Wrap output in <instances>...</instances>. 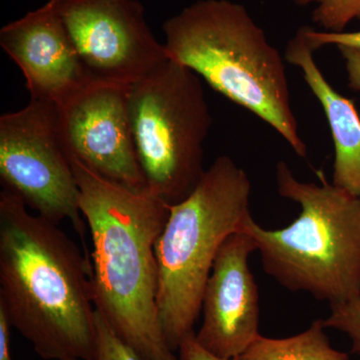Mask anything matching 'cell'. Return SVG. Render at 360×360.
Returning <instances> with one entry per match:
<instances>
[{"mask_svg": "<svg viewBox=\"0 0 360 360\" xmlns=\"http://www.w3.org/2000/svg\"><path fill=\"white\" fill-rule=\"evenodd\" d=\"M0 309L44 360H91V262L59 225L0 193Z\"/></svg>", "mask_w": 360, "mask_h": 360, "instance_id": "cell-1", "label": "cell"}, {"mask_svg": "<svg viewBox=\"0 0 360 360\" xmlns=\"http://www.w3.org/2000/svg\"><path fill=\"white\" fill-rule=\"evenodd\" d=\"M68 160L91 236L94 307L144 360H179L168 345L158 307L155 243L170 205L148 189L120 186Z\"/></svg>", "mask_w": 360, "mask_h": 360, "instance_id": "cell-2", "label": "cell"}, {"mask_svg": "<svg viewBox=\"0 0 360 360\" xmlns=\"http://www.w3.org/2000/svg\"><path fill=\"white\" fill-rule=\"evenodd\" d=\"M168 58L266 122L307 158L291 106L285 59L243 4L198 0L162 26Z\"/></svg>", "mask_w": 360, "mask_h": 360, "instance_id": "cell-3", "label": "cell"}, {"mask_svg": "<svg viewBox=\"0 0 360 360\" xmlns=\"http://www.w3.org/2000/svg\"><path fill=\"white\" fill-rule=\"evenodd\" d=\"M279 195L300 206L297 219L270 231L248 215L240 229L257 243L264 271L290 291L329 304L360 297V195L328 184L303 182L276 165Z\"/></svg>", "mask_w": 360, "mask_h": 360, "instance_id": "cell-4", "label": "cell"}, {"mask_svg": "<svg viewBox=\"0 0 360 360\" xmlns=\"http://www.w3.org/2000/svg\"><path fill=\"white\" fill-rule=\"evenodd\" d=\"M250 191L245 170L229 156H219L193 193L169 206L155 255L158 314L174 352L200 317L206 283L222 243L250 215Z\"/></svg>", "mask_w": 360, "mask_h": 360, "instance_id": "cell-5", "label": "cell"}, {"mask_svg": "<svg viewBox=\"0 0 360 360\" xmlns=\"http://www.w3.org/2000/svg\"><path fill=\"white\" fill-rule=\"evenodd\" d=\"M137 160L149 193L169 205L198 186L212 116L200 77L168 58L127 87Z\"/></svg>", "mask_w": 360, "mask_h": 360, "instance_id": "cell-6", "label": "cell"}, {"mask_svg": "<svg viewBox=\"0 0 360 360\" xmlns=\"http://www.w3.org/2000/svg\"><path fill=\"white\" fill-rule=\"evenodd\" d=\"M0 179L39 217L68 220L85 245L79 187L59 139L56 104L30 98L0 116Z\"/></svg>", "mask_w": 360, "mask_h": 360, "instance_id": "cell-7", "label": "cell"}, {"mask_svg": "<svg viewBox=\"0 0 360 360\" xmlns=\"http://www.w3.org/2000/svg\"><path fill=\"white\" fill-rule=\"evenodd\" d=\"M92 82L129 87L167 60L139 0H58Z\"/></svg>", "mask_w": 360, "mask_h": 360, "instance_id": "cell-8", "label": "cell"}, {"mask_svg": "<svg viewBox=\"0 0 360 360\" xmlns=\"http://www.w3.org/2000/svg\"><path fill=\"white\" fill-rule=\"evenodd\" d=\"M58 127L68 158L120 186L148 189L130 127L127 87L91 82L58 106Z\"/></svg>", "mask_w": 360, "mask_h": 360, "instance_id": "cell-9", "label": "cell"}, {"mask_svg": "<svg viewBox=\"0 0 360 360\" xmlns=\"http://www.w3.org/2000/svg\"><path fill=\"white\" fill-rule=\"evenodd\" d=\"M255 251L250 234L234 232L222 243L206 283L196 340L221 359H236L260 335L259 295L248 265Z\"/></svg>", "mask_w": 360, "mask_h": 360, "instance_id": "cell-10", "label": "cell"}, {"mask_svg": "<svg viewBox=\"0 0 360 360\" xmlns=\"http://www.w3.org/2000/svg\"><path fill=\"white\" fill-rule=\"evenodd\" d=\"M0 47L20 68L30 98L60 105L91 84L58 0L28 11L0 30Z\"/></svg>", "mask_w": 360, "mask_h": 360, "instance_id": "cell-11", "label": "cell"}, {"mask_svg": "<svg viewBox=\"0 0 360 360\" xmlns=\"http://www.w3.org/2000/svg\"><path fill=\"white\" fill-rule=\"evenodd\" d=\"M314 52L307 26H302L286 44L284 59L302 70L328 120L335 151L333 184L360 195V115L354 101L338 94L322 75Z\"/></svg>", "mask_w": 360, "mask_h": 360, "instance_id": "cell-12", "label": "cell"}, {"mask_svg": "<svg viewBox=\"0 0 360 360\" xmlns=\"http://www.w3.org/2000/svg\"><path fill=\"white\" fill-rule=\"evenodd\" d=\"M323 321L317 319L310 328L286 338L260 335L236 359L238 360H349V355L331 347Z\"/></svg>", "mask_w": 360, "mask_h": 360, "instance_id": "cell-13", "label": "cell"}, {"mask_svg": "<svg viewBox=\"0 0 360 360\" xmlns=\"http://www.w3.org/2000/svg\"><path fill=\"white\" fill-rule=\"evenodd\" d=\"M300 6H314L312 21L324 32H342L360 20V0H292Z\"/></svg>", "mask_w": 360, "mask_h": 360, "instance_id": "cell-14", "label": "cell"}, {"mask_svg": "<svg viewBox=\"0 0 360 360\" xmlns=\"http://www.w3.org/2000/svg\"><path fill=\"white\" fill-rule=\"evenodd\" d=\"M96 342L91 360H144L116 335L96 309Z\"/></svg>", "mask_w": 360, "mask_h": 360, "instance_id": "cell-15", "label": "cell"}, {"mask_svg": "<svg viewBox=\"0 0 360 360\" xmlns=\"http://www.w3.org/2000/svg\"><path fill=\"white\" fill-rule=\"evenodd\" d=\"M323 324L345 333L352 340V354L360 355V297L330 304V314Z\"/></svg>", "mask_w": 360, "mask_h": 360, "instance_id": "cell-16", "label": "cell"}, {"mask_svg": "<svg viewBox=\"0 0 360 360\" xmlns=\"http://www.w3.org/2000/svg\"><path fill=\"white\" fill-rule=\"evenodd\" d=\"M307 35L315 51L322 47L328 46V45H335L336 47H354V49H360V30L329 32H324V30H316L314 27L307 26Z\"/></svg>", "mask_w": 360, "mask_h": 360, "instance_id": "cell-17", "label": "cell"}, {"mask_svg": "<svg viewBox=\"0 0 360 360\" xmlns=\"http://www.w3.org/2000/svg\"><path fill=\"white\" fill-rule=\"evenodd\" d=\"M177 352H179V360H238L221 359V357L210 354L198 343L194 330L189 333L182 340Z\"/></svg>", "mask_w": 360, "mask_h": 360, "instance_id": "cell-18", "label": "cell"}, {"mask_svg": "<svg viewBox=\"0 0 360 360\" xmlns=\"http://www.w3.org/2000/svg\"><path fill=\"white\" fill-rule=\"evenodd\" d=\"M338 49L345 59L348 87L360 92V49L347 46H338Z\"/></svg>", "mask_w": 360, "mask_h": 360, "instance_id": "cell-19", "label": "cell"}, {"mask_svg": "<svg viewBox=\"0 0 360 360\" xmlns=\"http://www.w3.org/2000/svg\"><path fill=\"white\" fill-rule=\"evenodd\" d=\"M6 312L0 309V360H13L11 350V329Z\"/></svg>", "mask_w": 360, "mask_h": 360, "instance_id": "cell-20", "label": "cell"}, {"mask_svg": "<svg viewBox=\"0 0 360 360\" xmlns=\"http://www.w3.org/2000/svg\"><path fill=\"white\" fill-rule=\"evenodd\" d=\"M66 360H77V359H66Z\"/></svg>", "mask_w": 360, "mask_h": 360, "instance_id": "cell-21", "label": "cell"}]
</instances>
